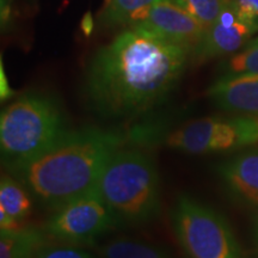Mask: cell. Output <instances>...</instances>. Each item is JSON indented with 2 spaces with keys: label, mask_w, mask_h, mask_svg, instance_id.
I'll return each instance as SVG.
<instances>
[{
  "label": "cell",
  "mask_w": 258,
  "mask_h": 258,
  "mask_svg": "<svg viewBox=\"0 0 258 258\" xmlns=\"http://www.w3.org/2000/svg\"><path fill=\"white\" fill-rule=\"evenodd\" d=\"M190 50L132 28L90 59L84 95L104 121H132L166 101L186 69Z\"/></svg>",
  "instance_id": "6da1fadb"
},
{
  "label": "cell",
  "mask_w": 258,
  "mask_h": 258,
  "mask_svg": "<svg viewBox=\"0 0 258 258\" xmlns=\"http://www.w3.org/2000/svg\"><path fill=\"white\" fill-rule=\"evenodd\" d=\"M125 141L127 135L116 129H70L53 147L10 175L40 205L55 211L95 188L105 164Z\"/></svg>",
  "instance_id": "7a4b0ae2"
},
{
  "label": "cell",
  "mask_w": 258,
  "mask_h": 258,
  "mask_svg": "<svg viewBox=\"0 0 258 258\" xmlns=\"http://www.w3.org/2000/svg\"><path fill=\"white\" fill-rule=\"evenodd\" d=\"M70 129L60 102L43 92L24 93L0 115V152L8 172L53 147Z\"/></svg>",
  "instance_id": "3957f363"
},
{
  "label": "cell",
  "mask_w": 258,
  "mask_h": 258,
  "mask_svg": "<svg viewBox=\"0 0 258 258\" xmlns=\"http://www.w3.org/2000/svg\"><path fill=\"white\" fill-rule=\"evenodd\" d=\"M96 188L118 225L146 224L159 215L161 194L157 166L152 158L138 148L116 151Z\"/></svg>",
  "instance_id": "277c9868"
},
{
  "label": "cell",
  "mask_w": 258,
  "mask_h": 258,
  "mask_svg": "<svg viewBox=\"0 0 258 258\" xmlns=\"http://www.w3.org/2000/svg\"><path fill=\"white\" fill-rule=\"evenodd\" d=\"M171 220L180 246L190 258H243L227 220L191 196L177 199Z\"/></svg>",
  "instance_id": "5b68a950"
},
{
  "label": "cell",
  "mask_w": 258,
  "mask_h": 258,
  "mask_svg": "<svg viewBox=\"0 0 258 258\" xmlns=\"http://www.w3.org/2000/svg\"><path fill=\"white\" fill-rule=\"evenodd\" d=\"M166 147L189 154L226 152L258 144V117H202L173 129Z\"/></svg>",
  "instance_id": "8992f818"
},
{
  "label": "cell",
  "mask_w": 258,
  "mask_h": 258,
  "mask_svg": "<svg viewBox=\"0 0 258 258\" xmlns=\"http://www.w3.org/2000/svg\"><path fill=\"white\" fill-rule=\"evenodd\" d=\"M118 222L95 186L54 211L42 230L47 237L73 246L91 245Z\"/></svg>",
  "instance_id": "52a82bcc"
},
{
  "label": "cell",
  "mask_w": 258,
  "mask_h": 258,
  "mask_svg": "<svg viewBox=\"0 0 258 258\" xmlns=\"http://www.w3.org/2000/svg\"><path fill=\"white\" fill-rule=\"evenodd\" d=\"M257 31L258 19L240 17L230 0L192 50V60L206 61L233 54L246 47Z\"/></svg>",
  "instance_id": "ba28073f"
},
{
  "label": "cell",
  "mask_w": 258,
  "mask_h": 258,
  "mask_svg": "<svg viewBox=\"0 0 258 258\" xmlns=\"http://www.w3.org/2000/svg\"><path fill=\"white\" fill-rule=\"evenodd\" d=\"M132 28L157 35L163 40L192 50L199 46L207 28L189 12L171 0H161L152 5L147 17Z\"/></svg>",
  "instance_id": "9c48e42d"
},
{
  "label": "cell",
  "mask_w": 258,
  "mask_h": 258,
  "mask_svg": "<svg viewBox=\"0 0 258 258\" xmlns=\"http://www.w3.org/2000/svg\"><path fill=\"white\" fill-rule=\"evenodd\" d=\"M208 97L222 110L258 117V73L222 76L209 88Z\"/></svg>",
  "instance_id": "30bf717a"
},
{
  "label": "cell",
  "mask_w": 258,
  "mask_h": 258,
  "mask_svg": "<svg viewBox=\"0 0 258 258\" xmlns=\"http://www.w3.org/2000/svg\"><path fill=\"white\" fill-rule=\"evenodd\" d=\"M218 173L234 201L258 211V148L221 163Z\"/></svg>",
  "instance_id": "8fae6325"
},
{
  "label": "cell",
  "mask_w": 258,
  "mask_h": 258,
  "mask_svg": "<svg viewBox=\"0 0 258 258\" xmlns=\"http://www.w3.org/2000/svg\"><path fill=\"white\" fill-rule=\"evenodd\" d=\"M161 0H108L98 16L99 25H135L147 17L152 5Z\"/></svg>",
  "instance_id": "7c38bea8"
},
{
  "label": "cell",
  "mask_w": 258,
  "mask_h": 258,
  "mask_svg": "<svg viewBox=\"0 0 258 258\" xmlns=\"http://www.w3.org/2000/svg\"><path fill=\"white\" fill-rule=\"evenodd\" d=\"M42 228L25 226L18 231L0 232V258H31L44 245Z\"/></svg>",
  "instance_id": "4fadbf2b"
},
{
  "label": "cell",
  "mask_w": 258,
  "mask_h": 258,
  "mask_svg": "<svg viewBox=\"0 0 258 258\" xmlns=\"http://www.w3.org/2000/svg\"><path fill=\"white\" fill-rule=\"evenodd\" d=\"M31 194L14 176L3 175L0 180V209L23 222L32 212Z\"/></svg>",
  "instance_id": "5bb4252c"
},
{
  "label": "cell",
  "mask_w": 258,
  "mask_h": 258,
  "mask_svg": "<svg viewBox=\"0 0 258 258\" xmlns=\"http://www.w3.org/2000/svg\"><path fill=\"white\" fill-rule=\"evenodd\" d=\"M103 258H169L163 250L143 241L118 238L101 249Z\"/></svg>",
  "instance_id": "9a60e30c"
},
{
  "label": "cell",
  "mask_w": 258,
  "mask_h": 258,
  "mask_svg": "<svg viewBox=\"0 0 258 258\" xmlns=\"http://www.w3.org/2000/svg\"><path fill=\"white\" fill-rule=\"evenodd\" d=\"M171 2L184 9L208 29L217 21L219 15L230 0H171Z\"/></svg>",
  "instance_id": "2e32d148"
},
{
  "label": "cell",
  "mask_w": 258,
  "mask_h": 258,
  "mask_svg": "<svg viewBox=\"0 0 258 258\" xmlns=\"http://www.w3.org/2000/svg\"><path fill=\"white\" fill-rule=\"evenodd\" d=\"M224 76L258 73V46L246 47L221 64Z\"/></svg>",
  "instance_id": "e0dca14e"
},
{
  "label": "cell",
  "mask_w": 258,
  "mask_h": 258,
  "mask_svg": "<svg viewBox=\"0 0 258 258\" xmlns=\"http://www.w3.org/2000/svg\"><path fill=\"white\" fill-rule=\"evenodd\" d=\"M38 258H92L91 254L73 245L51 246L42 245L37 251Z\"/></svg>",
  "instance_id": "ac0fdd59"
},
{
  "label": "cell",
  "mask_w": 258,
  "mask_h": 258,
  "mask_svg": "<svg viewBox=\"0 0 258 258\" xmlns=\"http://www.w3.org/2000/svg\"><path fill=\"white\" fill-rule=\"evenodd\" d=\"M240 17L258 19V0H231Z\"/></svg>",
  "instance_id": "d6986e66"
},
{
  "label": "cell",
  "mask_w": 258,
  "mask_h": 258,
  "mask_svg": "<svg viewBox=\"0 0 258 258\" xmlns=\"http://www.w3.org/2000/svg\"><path fill=\"white\" fill-rule=\"evenodd\" d=\"M15 96V91L10 88L8 77H6L5 69H4V62L3 59L0 60V98L2 101H8L11 97Z\"/></svg>",
  "instance_id": "ffe728a7"
},
{
  "label": "cell",
  "mask_w": 258,
  "mask_h": 258,
  "mask_svg": "<svg viewBox=\"0 0 258 258\" xmlns=\"http://www.w3.org/2000/svg\"><path fill=\"white\" fill-rule=\"evenodd\" d=\"M82 30L85 35L91 34L93 30V19H92V15L88 12L85 16H84L82 19Z\"/></svg>",
  "instance_id": "44dd1931"
},
{
  "label": "cell",
  "mask_w": 258,
  "mask_h": 258,
  "mask_svg": "<svg viewBox=\"0 0 258 258\" xmlns=\"http://www.w3.org/2000/svg\"><path fill=\"white\" fill-rule=\"evenodd\" d=\"M258 46V36L250 42L246 47H257Z\"/></svg>",
  "instance_id": "7402d4cb"
},
{
  "label": "cell",
  "mask_w": 258,
  "mask_h": 258,
  "mask_svg": "<svg viewBox=\"0 0 258 258\" xmlns=\"http://www.w3.org/2000/svg\"><path fill=\"white\" fill-rule=\"evenodd\" d=\"M254 232H256V237H258V220H257V224H256V230H254Z\"/></svg>",
  "instance_id": "603a6c76"
},
{
  "label": "cell",
  "mask_w": 258,
  "mask_h": 258,
  "mask_svg": "<svg viewBox=\"0 0 258 258\" xmlns=\"http://www.w3.org/2000/svg\"><path fill=\"white\" fill-rule=\"evenodd\" d=\"M31 258H38V256H37V252H36V253H35V254H34V256H32Z\"/></svg>",
  "instance_id": "cb8c5ba5"
},
{
  "label": "cell",
  "mask_w": 258,
  "mask_h": 258,
  "mask_svg": "<svg viewBox=\"0 0 258 258\" xmlns=\"http://www.w3.org/2000/svg\"><path fill=\"white\" fill-rule=\"evenodd\" d=\"M256 239H257V244H258V237H256Z\"/></svg>",
  "instance_id": "d4e9b609"
}]
</instances>
